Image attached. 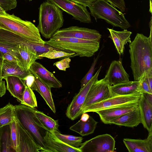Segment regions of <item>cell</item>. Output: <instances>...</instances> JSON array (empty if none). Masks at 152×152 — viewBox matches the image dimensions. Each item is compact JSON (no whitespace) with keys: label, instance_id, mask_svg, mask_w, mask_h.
Masks as SVG:
<instances>
[{"label":"cell","instance_id":"obj_1","mask_svg":"<svg viewBox=\"0 0 152 152\" xmlns=\"http://www.w3.org/2000/svg\"><path fill=\"white\" fill-rule=\"evenodd\" d=\"M130 67L134 80L140 81L145 73L152 69V38L137 33L129 43Z\"/></svg>","mask_w":152,"mask_h":152},{"label":"cell","instance_id":"obj_2","mask_svg":"<svg viewBox=\"0 0 152 152\" xmlns=\"http://www.w3.org/2000/svg\"><path fill=\"white\" fill-rule=\"evenodd\" d=\"M64 22L63 12L58 6L48 1L41 4L37 27L43 37L51 38L63 26Z\"/></svg>","mask_w":152,"mask_h":152},{"label":"cell","instance_id":"obj_3","mask_svg":"<svg viewBox=\"0 0 152 152\" xmlns=\"http://www.w3.org/2000/svg\"><path fill=\"white\" fill-rule=\"evenodd\" d=\"M45 44L56 49L90 57L99 49L100 42L72 37H52Z\"/></svg>","mask_w":152,"mask_h":152},{"label":"cell","instance_id":"obj_4","mask_svg":"<svg viewBox=\"0 0 152 152\" xmlns=\"http://www.w3.org/2000/svg\"><path fill=\"white\" fill-rule=\"evenodd\" d=\"M36 109L21 104L15 105V117L18 121L31 134L41 148L42 152H49L44 140L47 131L38 122L35 114Z\"/></svg>","mask_w":152,"mask_h":152},{"label":"cell","instance_id":"obj_5","mask_svg":"<svg viewBox=\"0 0 152 152\" xmlns=\"http://www.w3.org/2000/svg\"><path fill=\"white\" fill-rule=\"evenodd\" d=\"M0 28L20 35L29 41L45 44L37 27L31 22L23 20L13 14L0 15Z\"/></svg>","mask_w":152,"mask_h":152},{"label":"cell","instance_id":"obj_6","mask_svg":"<svg viewBox=\"0 0 152 152\" xmlns=\"http://www.w3.org/2000/svg\"><path fill=\"white\" fill-rule=\"evenodd\" d=\"M88 7L90 14L96 21L102 19L113 26L123 29L131 26L124 14L105 0H96Z\"/></svg>","mask_w":152,"mask_h":152},{"label":"cell","instance_id":"obj_7","mask_svg":"<svg viewBox=\"0 0 152 152\" xmlns=\"http://www.w3.org/2000/svg\"><path fill=\"white\" fill-rule=\"evenodd\" d=\"M28 41L20 35L0 28V53L2 56L6 53L12 54L18 60L19 66L20 62V45Z\"/></svg>","mask_w":152,"mask_h":152},{"label":"cell","instance_id":"obj_8","mask_svg":"<svg viewBox=\"0 0 152 152\" xmlns=\"http://www.w3.org/2000/svg\"><path fill=\"white\" fill-rule=\"evenodd\" d=\"M142 93L140 92H137L127 95L112 96L83 109L81 110V114L89 112H95L101 110L138 102Z\"/></svg>","mask_w":152,"mask_h":152},{"label":"cell","instance_id":"obj_9","mask_svg":"<svg viewBox=\"0 0 152 152\" xmlns=\"http://www.w3.org/2000/svg\"><path fill=\"white\" fill-rule=\"evenodd\" d=\"M102 67V66H101L89 81L83 87L80 88L78 93L74 97L69 104L66 115L69 119L74 120L82 115L81 108L82 106L91 86L98 80Z\"/></svg>","mask_w":152,"mask_h":152},{"label":"cell","instance_id":"obj_10","mask_svg":"<svg viewBox=\"0 0 152 152\" xmlns=\"http://www.w3.org/2000/svg\"><path fill=\"white\" fill-rule=\"evenodd\" d=\"M115 141L110 134L97 136L82 143L79 148L81 152H112L114 151Z\"/></svg>","mask_w":152,"mask_h":152},{"label":"cell","instance_id":"obj_11","mask_svg":"<svg viewBox=\"0 0 152 152\" xmlns=\"http://www.w3.org/2000/svg\"><path fill=\"white\" fill-rule=\"evenodd\" d=\"M72 15L75 20L84 23L91 22L90 14L86 7L70 0H46Z\"/></svg>","mask_w":152,"mask_h":152},{"label":"cell","instance_id":"obj_12","mask_svg":"<svg viewBox=\"0 0 152 152\" xmlns=\"http://www.w3.org/2000/svg\"><path fill=\"white\" fill-rule=\"evenodd\" d=\"M101 37L102 35L96 30L71 26L60 29L52 37H72L100 42Z\"/></svg>","mask_w":152,"mask_h":152},{"label":"cell","instance_id":"obj_13","mask_svg":"<svg viewBox=\"0 0 152 152\" xmlns=\"http://www.w3.org/2000/svg\"><path fill=\"white\" fill-rule=\"evenodd\" d=\"M111 97L109 86L107 82L104 78L97 80L91 87L81 107V112L88 106Z\"/></svg>","mask_w":152,"mask_h":152},{"label":"cell","instance_id":"obj_14","mask_svg":"<svg viewBox=\"0 0 152 152\" xmlns=\"http://www.w3.org/2000/svg\"><path fill=\"white\" fill-rule=\"evenodd\" d=\"M129 75L124 69L121 60H114L110 65L104 78L110 86L129 81Z\"/></svg>","mask_w":152,"mask_h":152},{"label":"cell","instance_id":"obj_15","mask_svg":"<svg viewBox=\"0 0 152 152\" xmlns=\"http://www.w3.org/2000/svg\"><path fill=\"white\" fill-rule=\"evenodd\" d=\"M152 94L142 93L138 102L141 123L148 132L152 131Z\"/></svg>","mask_w":152,"mask_h":152},{"label":"cell","instance_id":"obj_16","mask_svg":"<svg viewBox=\"0 0 152 152\" xmlns=\"http://www.w3.org/2000/svg\"><path fill=\"white\" fill-rule=\"evenodd\" d=\"M31 74L35 76L50 88H60L62 84L52 72L47 70L42 64L36 61L31 66Z\"/></svg>","mask_w":152,"mask_h":152},{"label":"cell","instance_id":"obj_17","mask_svg":"<svg viewBox=\"0 0 152 152\" xmlns=\"http://www.w3.org/2000/svg\"><path fill=\"white\" fill-rule=\"evenodd\" d=\"M138 107V102L101 110L95 112L98 114L102 121L105 124L125 113L132 111Z\"/></svg>","mask_w":152,"mask_h":152},{"label":"cell","instance_id":"obj_18","mask_svg":"<svg viewBox=\"0 0 152 152\" xmlns=\"http://www.w3.org/2000/svg\"><path fill=\"white\" fill-rule=\"evenodd\" d=\"M17 122L19 133V152H42L41 148L31 134L17 120Z\"/></svg>","mask_w":152,"mask_h":152},{"label":"cell","instance_id":"obj_19","mask_svg":"<svg viewBox=\"0 0 152 152\" xmlns=\"http://www.w3.org/2000/svg\"><path fill=\"white\" fill-rule=\"evenodd\" d=\"M44 140L49 152H81L79 148H73L64 143L53 133L47 131Z\"/></svg>","mask_w":152,"mask_h":152},{"label":"cell","instance_id":"obj_20","mask_svg":"<svg viewBox=\"0 0 152 152\" xmlns=\"http://www.w3.org/2000/svg\"><path fill=\"white\" fill-rule=\"evenodd\" d=\"M123 142L129 152H152V131L145 139L125 138Z\"/></svg>","mask_w":152,"mask_h":152},{"label":"cell","instance_id":"obj_21","mask_svg":"<svg viewBox=\"0 0 152 152\" xmlns=\"http://www.w3.org/2000/svg\"><path fill=\"white\" fill-rule=\"evenodd\" d=\"M7 83V89L11 95L20 103L22 101L23 95L26 86L25 80L13 76L4 78Z\"/></svg>","mask_w":152,"mask_h":152},{"label":"cell","instance_id":"obj_22","mask_svg":"<svg viewBox=\"0 0 152 152\" xmlns=\"http://www.w3.org/2000/svg\"><path fill=\"white\" fill-rule=\"evenodd\" d=\"M141 123V117L139 107L135 110L126 113L111 121L109 124H114L133 128Z\"/></svg>","mask_w":152,"mask_h":152},{"label":"cell","instance_id":"obj_23","mask_svg":"<svg viewBox=\"0 0 152 152\" xmlns=\"http://www.w3.org/2000/svg\"><path fill=\"white\" fill-rule=\"evenodd\" d=\"M34 76V80L30 88L33 91H36L40 94L53 112L55 113L56 108L52 96L51 88L42 82L37 76Z\"/></svg>","mask_w":152,"mask_h":152},{"label":"cell","instance_id":"obj_24","mask_svg":"<svg viewBox=\"0 0 152 152\" xmlns=\"http://www.w3.org/2000/svg\"><path fill=\"white\" fill-rule=\"evenodd\" d=\"M110 33L109 37L112 40L115 48L120 56L123 54L124 49V45L128 42H131L130 36L131 32L124 29L121 31H115L107 28Z\"/></svg>","mask_w":152,"mask_h":152},{"label":"cell","instance_id":"obj_25","mask_svg":"<svg viewBox=\"0 0 152 152\" xmlns=\"http://www.w3.org/2000/svg\"><path fill=\"white\" fill-rule=\"evenodd\" d=\"M28 41L25 43L20 44L19 47L20 67L23 70L26 71H29L32 64L37 60L42 58L39 56L35 51L28 47L27 44Z\"/></svg>","mask_w":152,"mask_h":152},{"label":"cell","instance_id":"obj_26","mask_svg":"<svg viewBox=\"0 0 152 152\" xmlns=\"http://www.w3.org/2000/svg\"><path fill=\"white\" fill-rule=\"evenodd\" d=\"M140 81H128L116 85L109 86L112 96L127 95L139 91Z\"/></svg>","mask_w":152,"mask_h":152},{"label":"cell","instance_id":"obj_27","mask_svg":"<svg viewBox=\"0 0 152 152\" xmlns=\"http://www.w3.org/2000/svg\"><path fill=\"white\" fill-rule=\"evenodd\" d=\"M29 71L23 70L16 63L4 59L3 61L1 71V77L9 76L18 77L24 80L30 75Z\"/></svg>","mask_w":152,"mask_h":152},{"label":"cell","instance_id":"obj_28","mask_svg":"<svg viewBox=\"0 0 152 152\" xmlns=\"http://www.w3.org/2000/svg\"><path fill=\"white\" fill-rule=\"evenodd\" d=\"M98 122L90 116L88 119L84 122L80 120L72 126L69 129L82 136L88 135L94 133Z\"/></svg>","mask_w":152,"mask_h":152},{"label":"cell","instance_id":"obj_29","mask_svg":"<svg viewBox=\"0 0 152 152\" xmlns=\"http://www.w3.org/2000/svg\"><path fill=\"white\" fill-rule=\"evenodd\" d=\"M16 152L11 136L10 124L0 128V152Z\"/></svg>","mask_w":152,"mask_h":152},{"label":"cell","instance_id":"obj_30","mask_svg":"<svg viewBox=\"0 0 152 152\" xmlns=\"http://www.w3.org/2000/svg\"><path fill=\"white\" fill-rule=\"evenodd\" d=\"M35 114L40 125L47 131L53 133L58 131V120L53 119L37 109L35 110Z\"/></svg>","mask_w":152,"mask_h":152},{"label":"cell","instance_id":"obj_31","mask_svg":"<svg viewBox=\"0 0 152 152\" xmlns=\"http://www.w3.org/2000/svg\"><path fill=\"white\" fill-rule=\"evenodd\" d=\"M15 117L14 105L10 103L0 108V128L10 124Z\"/></svg>","mask_w":152,"mask_h":152},{"label":"cell","instance_id":"obj_32","mask_svg":"<svg viewBox=\"0 0 152 152\" xmlns=\"http://www.w3.org/2000/svg\"><path fill=\"white\" fill-rule=\"evenodd\" d=\"M53 133L62 141L73 148H79L82 143L83 139L82 137L63 134L58 131H55Z\"/></svg>","mask_w":152,"mask_h":152},{"label":"cell","instance_id":"obj_33","mask_svg":"<svg viewBox=\"0 0 152 152\" xmlns=\"http://www.w3.org/2000/svg\"><path fill=\"white\" fill-rule=\"evenodd\" d=\"M20 103L32 108L37 106L36 97L33 91L26 85L23 95L22 101Z\"/></svg>","mask_w":152,"mask_h":152},{"label":"cell","instance_id":"obj_34","mask_svg":"<svg viewBox=\"0 0 152 152\" xmlns=\"http://www.w3.org/2000/svg\"><path fill=\"white\" fill-rule=\"evenodd\" d=\"M75 54V53L53 49L39 55V56L42 58L45 57L49 59H53L64 57L72 56Z\"/></svg>","mask_w":152,"mask_h":152},{"label":"cell","instance_id":"obj_35","mask_svg":"<svg viewBox=\"0 0 152 152\" xmlns=\"http://www.w3.org/2000/svg\"><path fill=\"white\" fill-rule=\"evenodd\" d=\"M11 136L13 145L16 152H19V133L15 117L10 124Z\"/></svg>","mask_w":152,"mask_h":152},{"label":"cell","instance_id":"obj_36","mask_svg":"<svg viewBox=\"0 0 152 152\" xmlns=\"http://www.w3.org/2000/svg\"><path fill=\"white\" fill-rule=\"evenodd\" d=\"M99 56V54L95 58H94L90 68L87 73L80 81L81 88L83 87L91 79L93 76L95 71V67L97 64Z\"/></svg>","mask_w":152,"mask_h":152},{"label":"cell","instance_id":"obj_37","mask_svg":"<svg viewBox=\"0 0 152 152\" xmlns=\"http://www.w3.org/2000/svg\"><path fill=\"white\" fill-rule=\"evenodd\" d=\"M17 4V0H0V6L6 12L15 9Z\"/></svg>","mask_w":152,"mask_h":152},{"label":"cell","instance_id":"obj_38","mask_svg":"<svg viewBox=\"0 0 152 152\" xmlns=\"http://www.w3.org/2000/svg\"><path fill=\"white\" fill-rule=\"evenodd\" d=\"M71 61V59L69 57H67L54 63L53 65L55 66L59 70L65 71L67 68L70 67Z\"/></svg>","mask_w":152,"mask_h":152},{"label":"cell","instance_id":"obj_39","mask_svg":"<svg viewBox=\"0 0 152 152\" xmlns=\"http://www.w3.org/2000/svg\"><path fill=\"white\" fill-rule=\"evenodd\" d=\"M140 81V91L143 93L152 94V91L151 90L148 84L145 79V74Z\"/></svg>","mask_w":152,"mask_h":152},{"label":"cell","instance_id":"obj_40","mask_svg":"<svg viewBox=\"0 0 152 152\" xmlns=\"http://www.w3.org/2000/svg\"><path fill=\"white\" fill-rule=\"evenodd\" d=\"M109 2L111 5L114 7H117L121 10V12L125 11L126 6L124 0H105Z\"/></svg>","mask_w":152,"mask_h":152},{"label":"cell","instance_id":"obj_41","mask_svg":"<svg viewBox=\"0 0 152 152\" xmlns=\"http://www.w3.org/2000/svg\"><path fill=\"white\" fill-rule=\"evenodd\" d=\"M145 76L150 89L152 91V69L147 71L145 74Z\"/></svg>","mask_w":152,"mask_h":152},{"label":"cell","instance_id":"obj_42","mask_svg":"<svg viewBox=\"0 0 152 152\" xmlns=\"http://www.w3.org/2000/svg\"><path fill=\"white\" fill-rule=\"evenodd\" d=\"M83 6L89 7L96 0H70Z\"/></svg>","mask_w":152,"mask_h":152},{"label":"cell","instance_id":"obj_43","mask_svg":"<svg viewBox=\"0 0 152 152\" xmlns=\"http://www.w3.org/2000/svg\"><path fill=\"white\" fill-rule=\"evenodd\" d=\"M4 59L8 61L14 62L18 64V61L16 58L10 53H6L3 56Z\"/></svg>","mask_w":152,"mask_h":152},{"label":"cell","instance_id":"obj_44","mask_svg":"<svg viewBox=\"0 0 152 152\" xmlns=\"http://www.w3.org/2000/svg\"><path fill=\"white\" fill-rule=\"evenodd\" d=\"M6 89L5 82L2 80L0 82V97H2L5 94Z\"/></svg>","mask_w":152,"mask_h":152},{"label":"cell","instance_id":"obj_45","mask_svg":"<svg viewBox=\"0 0 152 152\" xmlns=\"http://www.w3.org/2000/svg\"><path fill=\"white\" fill-rule=\"evenodd\" d=\"M2 55L0 53V82L2 80L1 77V71L3 63L4 61Z\"/></svg>","mask_w":152,"mask_h":152},{"label":"cell","instance_id":"obj_46","mask_svg":"<svg viewBox=\"0 0 152 152\" xmlns=\"http://www.w3.org/2000/svg\"><path fill=\"white\" fill-rule=\"evenodd\" d=\"M81 115L80 120L84 122L87 121L88 119L90 117V115L87 113H84Z\"/></svg>","mask_w":152,"mask_h":152},{"label":"cell","instance_id":"obj_47","mask_svg":"<svg viewBox=\"0 0 152 152\" xmlns=\"http://www.w3.org/2000/svg\"><path fill=\"white\" fill-rule=\"evenodd\" d=\"M8 14L0 6V15L5 16L7 15Z\"/></svg>","mask_w":152,"mask_h":152},{"label":"cell","instance_id":"obj_48","mask_svg":"<svg viewBox=\"0 0 152 152\" xmlns=\"http://www.w3.org/2000/svg\"><path fill=\"white\" fill-rule=\"evenodd\" d=\"M29 0L30 1H31L32 0Z\"/></svg>","mask_w":152,"mask_h":152}]
</instances>
